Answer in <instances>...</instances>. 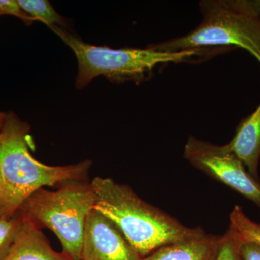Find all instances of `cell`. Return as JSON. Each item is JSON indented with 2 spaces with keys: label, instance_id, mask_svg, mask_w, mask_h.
Returning <instances> with one entry per match:
<instances>
[{
  "label": "cell",
  "instance_id": "obj_9",
  "mask_svg": "<svg viewBox=\"0 0 260 260\" xmlns=\"http://www.w3.org/2000/svg\"><path fill=\"white\" fill-rule=\"evenodd\" d=\"M3 260H73L52 249L42 230L25 218L9 254Z\"/></svg>",
  "mask_w": 260,
  "mask_h": 260
},
{
  "label": "cell",
  "instance_id": "obj_12",
  "mask_svg": "<svg viewBox=\"0 0 260 260\" xmlns=\"http://www.w3.org/2000/svg\"><path fill=\"white\" fill-rule=\"evenodd\" d=\"M24 222L25 218L18 210L11 216L0 219V260L9 254Z\"/></svg>",
  "mask_w": 260,
  "mask_h": 260
},
{
  "label": "cell",
  "instance_id": "obj_2",
  "mask_svg": "<svg viewBox=\"0 0 260 260\" xmlns=\"http://www.w3.org/2000/svg\"><path fill=\"white\" fill-rule=\"evenodd\" d=\"M90 184L95 197L93 209L115 224L141 258L161 246L205 234L202 228L183 225L112 178L96 177Z\"/></svg>",
  "mask_w": 260,
  "mask_h": 260
},
{
  "label": "cell",
  "instance_id": "obj_1",
  "mask_svg": "<svg viewBox=\"0 0 260 260\" xmlns=\"http://www.w3.org/2000/svg\"><path fill=\"white\" fill-rule=\"evenodd\" d=\"M28 123L15 113H5L0 127V219L11 216L24 201L40 188L59 187L70 181H88L92 160L66 166H49L32 156Z\"/></svg>",
  "mask_w": 260,
  "mask_h": 260
},
{
  "label": "cell",
  "instance_id": "obj_19",
  "mask_svg": "<svg viewBox=\"0 0 260 260\" xmlns=\"http://www.w3.org/2000/svg\"><path fill=\"white\" fill-rule=\"evenodd\" d=\"M2 190H3V179H2L1 173H0V195H1Z\"/></svg>",
  "mask_w": 260,
  "mask_h": 260
},
{
  "label": "cell",
  "instance_id": "obj_18",
  "mask_svg": "<svg viewBox=\"0 0 260 260\" xmlns=\"http://www.w3.org/2000/svg\"><path fill=\"white\" fill-rule=\"evenodd\" d=\"M5 113L6 112H0V127H1L2 124H3V121L4 120Z\"/></svg>",
  "mask_w": 260,
  "mask_h": 260
},
{
  "label": "cell",
  "instance_id": "obj_16",
  "mask_svg": "<svg viewBox=\"0 0 260 260\" xmlns=\"http://www.w3.org/2000/svg\"><path fill=\"white\" fill-rule=\"evenodd\" d=\"M242 260H260V245L250 241H244L240 247Z\"/></svg>",
  "mask_w": 260,
  "mask_h": 260
},
{
  "label": "cell",
  "instance_id": "obj_17",
  "mask_svg": "<svg viewBox=\"0 0 260 260\" xmlns=\"http://www.w3.org/2000/svg\"><path fill=\"white\" fill-rule=\"evenodd\" d=\"M251 4L260 15V0H251Z\"/></svg>",
  "mask_w": 260,
  "mask_h": 260
},
{
  "label": "cell",
  "instance_id": "obj_3",
  "mask_svg": "<svg viewBox=\"0 0 260 260\" xmlns=\"http://www.w3.org/2000/svg\"><path fill=\"white\" fill-rule=\"evenodd\" d=\"M199 6L203 19L196 28L148 47L165 52L241 48L260 64V15L251 0H203Z\"/></svg>",
  "mask_w": 260,
  "mask_h": 260
},
{
  "label": "cell",
  "instance_id": "obj_8",
  "mask_svg": "<svg viewBox=\"0 0 260 260\" xmlns=\"http://www.w3.org/2000/svg\"><path fill=\"white\" fill-rule=\"evenodd\" d=\"M227 145L242 160L249 174L259 179L260 104L252 114L239 123L234 138Z\"/></svg>",
  "mask_w": 260,
  "mask_h": 260
},
{
  "label": "cell",
  "instance_id": "obj_11",
  "mask_svg": "<svg viewBox=\"0 0 260 260\" xmlns=\"http://www.w3.org/2000/svg\"><path fill=\"white\" fill-rule=\"evenodd\" d=\"M18 3L34 21L39 20L51 28L66 25L64 19L47 0H18Z\"/></svg>",
  "mask_w": 260,
  "mask_h": 260
},
{
  "label": "cell",
  "instance_id": "obj_4",
  "mask_svg": "<svg viewBox=\"0 0 260 260\" xmlns=\"http://www.w3.org/2000/svg\"><path fill=\"white\" fill-rule=\"evenodd\" d=\"M74 52L78 63L75 88L82 90L99 76L115 83H141L150 79L157 65L181 63L202 55L205 49L165 52L152 49H112L83 42L63 28H51Z\"/></svg>",
  "mask_w": 260,
  "mask_h": 260
},
{
  "label": "cell",
  "instance_id": "obj_14",
  "mask_svg": "<svg viewBox=\"0 0 260 260\" xmlns=\"http://www.w3.org/2000/svg\"><path fill=\"white\" fill-rule=\"evenodd\" d=\"M244 239L237 231L229 225L227 232L220 236L218 254L215 260H242L240 247Z\"/></svg>",
  "mask_w": 260,
  "mask_h": 260
},
{
  "label": "cell",
  "instance_id": "obj_13",
  "mask_svg": "<svg viewBox=\"0 0 260 260\" xmlns=\"http://www.w3.org/2000/svg\"><path fill=\"white\" fill-rule=\"evenodd\" d=\"M230 225L234 227L244 241L260 245V224L251 220L243 211L242 207L235 205L231 212Z\"/></svg>",
  "mask_w": 260,
  "mask_h": 260
},
{
  "label": "cell",
  "instance_id": "obj_10",
  "mask_svg": "<svg viewBox=\"0 0 260 260\" xmlns=\"http://www.w3.org/2000/svg\"><path fill=\"white\" fill-rule=\"evenodd\" d=\"M220 236L205 234L158 248L140 260H215Z\"/></svg>",
  "mask_w": 260,
  "mask_h": 260
},
{
  "label": "cell",
  "instance_id": "obj_7",
  "mask_svg": "<svg viewBox=\"0 0 260 260\" xmlns=\"http://www.w3.org/2000/svg\"><path fill=\"white\" fill-rule=\"evenodd\" d=\"M115 224L95 209L85 223L82 260H140Z\"/></svg>",
  "mask_w": 260,
  "mask_h": 260
},
{
  "label": "cell",
  "instance_id": "obj_5",
  "mask_svg": "<svg viewBox=\"0 0 260 260\" xmlns=\"http://www.w3.org/2000/svg\"><path fill=\"white\" fill-rule=\"evenodd\" d=\"M95 202L90 182L70 181L55 191L40 188L18 210L38 229L52 231L62 246L63 252L72 259L82 260L85 223Z\"/></svg>",
  "mask_w": 260,
  "mask_h": 260
},
{
  "label": "cell",
  "instance_id": "obj_6",
  "mask_svg": "<svg viewBox=\"0 0 260 260\" xmlns=\"http://www.w3.org/2000/svg\"><path fill=\"white\" fill-rule=\"evenodd\" d=\"M184 158L193 167L250 200L260 210V181L251 175L242 160L228 147L189 137Z\"/></svg>",
  "mask_w": 260,
  "mask_h": 260
},
{
  "label": "cell",
  "instance_id": "obj_15",
  "mask_svg": "<svg viewBox=\"0 0 260 260\" xmlns=\"http://www.w3.org/2000/svg\"><path fill=\"white\" fill-rule=\"evenodd\" d=\"M3 15H13L21 19L27 25H30L34 22L22 10L18 0H0V16Z\"/></svg>",
  "mask_w": 260,
  "mask_h": 260
}]
</instances>
